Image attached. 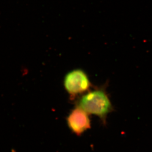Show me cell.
Masks as SVG:
<instances>
[{"label":"cell","mask_w":152,"mask_h":152,"mask_svg":"<svg viewBox=\"0 0 152 152\" xmlns=\"http://www.w3.org/2000/svg\"><path fill=\"white\" fill-rule=\"evenodd\" d=\"M78 107L88 114L99 117L104 124H106L107 116L114 110L109 96L103 88L91 91L80 99Z\"/></svg>","instance_id":"1"},{"label":"cell","mask_w":152,"mask_h":152,"mask_svg":"<svg viewBox=\"0 0 152 152\" xmlns=\"http://www.w3.org/2000/svg\"><path fill=\"white\" fill-rule=\"evenodd\" d=\"M64 85L66 92L72 96L85 93L91 87L88 75L80 69H75L68 72L64 78Z\"/></svg>","instance_id":"2"},{"label":"cell","mask_w":152,"mask_h":152,"mask_svg":"<svg viewBox=\"0 0 152 152\" xmlns=\"http://www.w3.org/2000/svg\"><path fill=\"white\" fill-rule=\"evenodd\" d=\"M89 114L77 107L70 112L66 119L68 126L76 135H80L91 128Z\"/></svg>","instance_id":"3"}]
</instances>
